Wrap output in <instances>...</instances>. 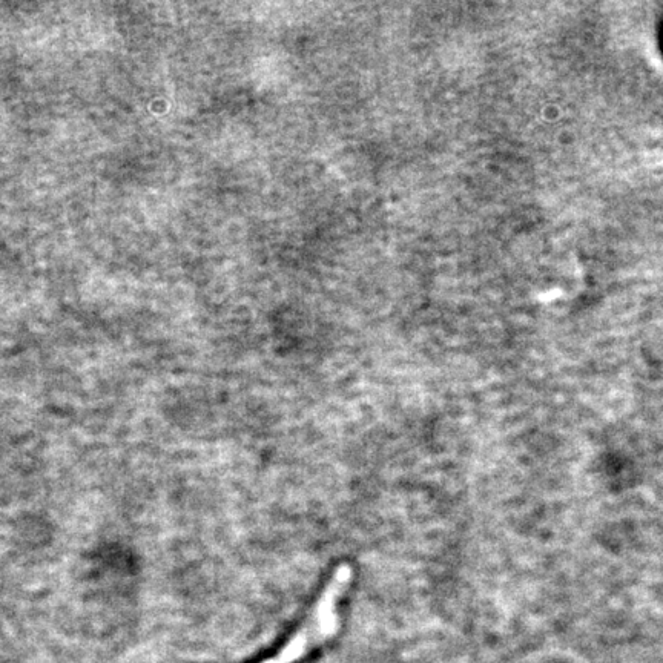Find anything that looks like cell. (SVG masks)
Returning <instances> with one entry per match:
<instances>
[{
  "instance_id": "obj_1",
  "label": "cell",
  "mask_w": 663,
  "mask_h": 663,
  "mask_svg": "<svg viewBox=\"0 0 663 663\" xmlns=\"http://www.w3.org/2000/svg\"><path fill=\"white\" fill-rule=\"evenodd\" d=\"M353 570L340 564L330 574L306 619L272 656L260 663H301L324 647L340 630L341 604L352 585Z\"/></svg>"
}]
</instances>
